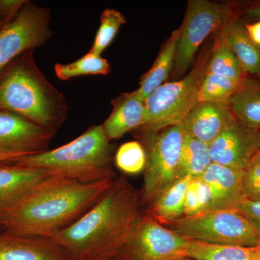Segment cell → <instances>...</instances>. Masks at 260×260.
<instances>
[{"mask_svg":"<svg viewBox=\"0 0 260 260\" xmlns=\"http://www.w3.org/2000/svg\"><path fill=\"white\" fill-rule=\"evenodd\" d=\"M114 179L83 182L49 176L30 189L12 210L3 232L50 239L96 204Z\"/></svg>","mask_w":260,"mask_h":260,"instance_id":"6da1fadb","label":"cell"},{"mask_svg":"<svg viewBox=\"0 0 260 260\" xmlns=\"http://www.w3.org/2000/svg\"><path fill=\"white\" fill-rule=\"evenodd\" d=\"M140 203L129 182L114 181L96 204L50 239L73 260H114L141 216Z\"/></svg>","mask_w":260,"mask_h":260,"instance_id":"7a4b0ae2","label":"cell"},{"mask_svg":"<svg viewBox=\"0 0 260 260\" xmlns=\"http://www.w3.org/2000/svg\"><path fill=\"white\" fill-rule=\"evenodd\" d=\"M34 53L24 51L0 71V111L56 133L68 116V103L38 68Z\"/></svg>","mask_w":260,"mask_h":260,"instance_id":"3957f363","label":"cell"},{"mask_svg":"<svg viewBox=\"0 0 260 260\" xmlns=\"http://www.w3.org/2000/svg\"><path fill=\"white\" fill-rule=\"evenodd\" d=\"M113 146L102 125L90 126L62 146L42 153L19 157L9 162L41 169L83 182H95L113 177Z\"/></svg>","mask_w":260,"mask_h":260,"instance_id":"277c9868","label":"cell"},{"mask_svg":"<svg viewBox=\"0 0 260 260\" xmlns=\"http://www.w3.org/2000/svg\"><path fill=\"white\" fill-rule=\"evenodd\" d=\"M210 54L202 56L185 78L164 83L145 101V121L136 131L140 135L180 124L199 102L202 82Z\"/></svg>","mask_w":260,"mask_h":260,"instance_id":"5b68a950","label":"cell"},{"mask_svg":"<svg viewBox=\"0 0 260 260\" xmlns=\"http://www.w3.org/2000/svg\"><path fill=\"white\" fill-rule=\"evenodd\" d=\"M189 240L208 244L256 246L260 239L239 209L213 210L183 216L165 225Z\"/></svg>","mask_w":260,"mask_h":260,"instance_id":"8992f818","label":"cell"},{"mask_svg":"<svg viewBox=\"0 0 260 260\" xmlns=\"http://www.w3.org/2000/svg\"><path fill=\"white\" fill-rule=\"evenodd\" d=\"M140 135L146 153L142 198L150 203L179 179L178 169L184 129L181 122Z\"/></svg>","mask_w":260,"mask_h":260,"instance_id":"52a82bcc","label":"cell"},{"mask_svg":"<svg viewBox=\"0 0 260 260\" xmlns=\"http://www.w3.org/2000/svg\"><path fill=\"white\" fill-rule=\"evenodd\" d=\"M234 15L223 4L208 0L188 2L184 21L178 30L174 67L182 75L192 63L197 51L210 34L218 32Z\"/></svg>","mask_w":260,"mask_h":260,"instance_id":"ba28073f","label":"cell"},{"mask_svg":"<svg viewBox=\"0 0 260 260\" xmlns=\"http://www.w3.org/2000/svg\"><path fill=\"white\" fill-rule=\"evenodd\" d=\"M189 239L145 214L114 260H177L187 256Z\"/></svg>","mask_w":260,"mask_h":260,"instance_id":"9c48e42d","label":"cell"},{"mask_svg":"<svg viewBox=\"0 0 260 260\" xmlns=\"http://www.w3.org/2000/svg\"><path fill=\"white\" fill-rule=\"evenodd\" d=\"M49 8L27 1L11 22L0 28V71L24 51L42 47L52 37Z\"/></svg>","mask_w":260,"mask_h":260,"instance_id":"30bf717a","label":"cell"},{"mask_svg":"<svg viewBox=\"0 0 260 260\" xmlns=\"http://www.w3.org/2000/svg\"><path fill=\"white\" fill-rule=\"evenodd\" d=\"M56 132L15 113L0 111V152L19 156L48 150Z\"/></svg>","mask_w":260,"mask_h":260,"instance_id":"8fae6325","label":"cell"},{"mask_svg":"<svg viewBox=\"0 0 260 260\" xmlns=\"http://www.w3.org/2000/svg\"><path fill=\"white\" fill-rule=\"evenodd\" d=\"M259 135L237 119L208 145L212 162L245 170L259 153Z\"/></svg>","mask_w":260,"mask_h":260,"instance_id":"7c38bea8","label":"cell"},{"mask_svg":"<svg viewBox=\"0 0 260 260\" xmlns=\"http://www.w3.org/2000/svg\"><path fill=\"white\" fill-rule=\"evenodd\" d=\"M49 176L44 171L7 161L0 162V233L12 210L38 183Z\"/></svg>","mask_w":260,"mask_h":260,"instance_id":"4fadbf2b","label":"cell"},{"mask_svg":"<svg viewBox=\"0 0 260 260\" xmlns=\"http://www.w3.org/2000/svg\"><path fill=\"white\" fill-rule=\"evenodd\" d=\"M237 120L227 102H198L182 121L184 133L209 145Z\"/></svg>","mask_w":260,"mask_h":260,"instance_id":"5bb4252c","label":"cell"},{"mask_svg":"<svg viewBox=\"0 0 260 260\" xmlns=\"http://www.w3.org/2000/svg\"><path fill=\"white\" fill-rule=\"evenodd\" d=\"M244 170L212 162L200 178L208 186L211 210L239 209L244 201Z\"/></svg>","mask_w":260,"mask_h":260,"instance_id":"9a60e30c","label":"cell"},{"mask_svg":"<svg viewBox=\"0 0 260 260\" xmlns=\"http://www.w3.org/2000/svg\"><path fill=\"white\" fill-rule=\"evenodd\" d=\"M0 260H73L51 239L0 233Z\"/></svg>","mask_w":260,"mask_h":260,"instance_id":"2e32d148","label":"cell"},{"mask_svg":"<svg viewBox=\"0 0 260 260\" xmlns=\"http://www.w3.org/2000/svg\"><path fill=\"white\" fill-rule=\"evenodd\" d=\"M112 112L102 124L108 139H119L133 130L144 124L145 102L140 100L135 91L122 94L112 101Z\"/></svg>","mask_w":260,"mask_h":260,"instance_id":"e0dca14e","label":"cell"},{"mask_svg":"<svg viewBox=\"0 0 260 260\" xmlns=\"http://www.w3.org/2000/svg\"><path fill=\"white\" fill-rule=\"evenodd\" d=\"M223 31L244 73L260 77V47L249 37L245 24L234 14L224 25Z\"/></svg>","mask_w":260,"mask_h":260,"instance_id":"ac0fdd59","label":"cell"},{"mask_svg":"<svg viewBox=\"0 0 260 260\" xmlns=\"http://www.w3.org/2000/svg\"><path fill=\"white\" fill-rule=\"evenodd\" d=\"M256 77L246 75L227 103L238 121L260 132V77Z\"/></svg>","mask_w":260,"mask_h":260,"instance_id":"d6986e66","label":"cell"},{"mask_svg":"<svg viewBox=\"0 0 260 260\" xmlns=\"http://www.w3.org/2000/svg\"><path fill=\"white\" fill-rule=\"evenodd\" d=\"M191 178L188 176L173 183L150 203L147 215L162 225L184 216L186 191Z\"/></svg>","mask_w":260,"mask_h":260,"instance_id":"ffe728a7","label":"cell"},{"mask_svg":"<svg viewBox=\"0 0 260 260\" xmlns=\"http://www.w3.org/2000/svg\"><path fill=\"white\" fill-rule=\"evenodd\" d=\"M178 36V30L172 32L152 68L142 77L139 88L135 90L140 100L145 102L147 98L164 85V82L167 80L174 66Z\"/></svg>","mask_w":260,"mask_h":260,"instance_id":"44dd1931","label":"cell"},{"mask_svg":"<svg viewBox=\"0 0 260 260\" xmlns=\"http://www.w3.org/2000/svg\"><path fill=\"white\" fill-rule=\"evenodd\" d=\"M187 256L198 260H260V250L258 246L250 247L189 240Z\"/></svg>","mask_w":260,"mask_h":260,"instance_id":"7402d4cb","label":"cell"},{"mask_svg":"<svg viewBox=\"0 0 260 260\" xmlns=\"http://www.w3.org/2000/svg\"><path fill=\"white\" fill-rule=\"evenodd\" d=\"M207 73L225 77L241 83L246 77L237 56L228 44L220 29L215 37V44L208 61Z\"/></svg>","mask_w":260,"mask_h":260,"instance_id":"603a6c76","label":"cell"},{"mask_svg":"<svg viewBox=\"0 0 260 260\" xmlns=\"http://www.w3.org/2000/svg\"><path fill=\"white\" fill-rule=\"evenodd\" d=\"M211 158L208 145L184 133L179 158L178 179L184 177H199L210 164Z\"/></svg>","mask_w":260,"mask_h":260,"instance_id":"cb8c5ba5","label":"cell"},{"mask_svg":"<svg viewBox=\"0 0 260 260\" xmlns=\"http://www.w3.org/2000/svg\"><path fill=\"white\" fill-rule=\"evenodd\" d=\"M54 70L59 80H68L82 75H107L111 67L107 59L88 52L74 62L55 64Z\"/></svg>","mask_w":260,"mask_h":260,"instance_id":"d4e9b609","label":"cell"},{"mask_svg":"<svg viewBox=\"0 0 260 260\" xmlns=\"http://www.w3.org/2000/svg\"><path fill=\"white\" fill-rule=\"evenodd\" d=\"M241 83L206 72L199 92V102H227Z\"/></svg>","mask_w":260,"mask_h":260,"instance_id":"484cf974","label":"cell"},{"mask_svg":"<svg viewBox=\"0 0 260 260\" xmlns=\"http://www.w3.org/2000/svg\"><path fill=\"white\" fill-rule=\"evenodd\" d=\"M101 24L94 40L93 45L89 52L100 56L116 37L121 25L126 20L120 12L114 9H106L100 17Z\"/></svg>","mask_w":260,"mask_h":260,"instance_id":"4316f807","label":"cell"},{"mask_svg":"<svg viewBox=\"0 0 260 260\" xmlns=\"http://www.w3.org/2000/svg\"><path fill=\"white\" fill-rule=\"evenodd\" d=\"M115 164L121 172L131 175L144 172L146 166L144 147L138 141L126 142L118 148Z\"/></svg>","mask_w":260,"mask_h":260,"instance_id":"83f0119b","label":"cell"},{"mask_svg":"<svg viewBox=\"0 0 260 260\" xmlns=\"http://www.w3.org/2000/svg\"><path fill=\"white\" fill-rule=\"evenodd\" d=\"M211 210L208 186L199 177L191 178L186 191L184 216L191 217Z\"/></svg>","mask_w":260,"mask_h":260,"instance_id":"f1b7e54d","label":"cell"},{"mask_svg":"<svg viewBox=\"0 0 260 260\" xmlns=\"http://www.w3.org/2000/svg\"><path fill=\"white\" fill-rule=\"evenodd\" d=\"M243 194L244 200L260 202V153L256 154L244 170Z\"/></svg>","mask_w":260,"mask_h":260,"instance_id":"f546056e","label":"cell"},{"mask_svg":"<svg viewBox=\"0 0 260 260\" xmlns=\"http://www.w3.org/2000/svg\"><path fill=\"white\" fill-rule=\"evenodd\" d=\"M239 210L247 219L260 239V202L244 200Z\"/></svg>","mask_w":260,"mask_h":260,"instance_id":"4dcf8cb0","label":"cell"},{"mask_svg":"<svg viewBox=\"0 0 260 260\" xmlns=\"http://www.w3.org/2000/svg\"><path fill=\"white\" fill-rule=\"evenodd\" d=\"M26 0H0V23H10L18 14Z\"/></svg>","mask_w":260,"mask_h":260,"instance_id":"1f68e13d","label":"cell"},{"mask_svg":"<svg viewBox=\"0 0 260 260\" xmlns=\"http://www.w3.org/2000/svg\"><path fill=\"white\" fill-rule=\"evenodd\" d=\"M245 28L251 40L260 47V20L253 23L245 24Z\"/></svg>","mask_w":260,"mask_h":260,"instance_id":"d6a6232c","label":"cell"},{"mask_svg":"<svg viewBox=\"0 0 260 260\" xmlns=\"http://www.w3.org/2000/svg\"><path fill=\"white\" fill-rule=\"evenodd\" d=\"M244 14L254 20H260V1L248 6L244 10Z\"/></svg>","mask_w":260,"mask_h":260,"instance_id":"836d02e7","label":"cell"},{"mask_svg":"<svg viewBox=\"0 0 260 260\" xmlns=\"http://www.w3.org/2000/svg\"><path fill=\"white\" fill-rule=\"evenodd\" d=\"M19 155H13V154L2 153L0 152V162H4L9 161V160H13V159L18 158Z\"/></svg>","mask_w":260,"mask_h":260,"instance_id":"e575fe53","label":"cell"},{"mask_svg":"<svg viewBox=\"0 0 260 260\" xmlns=\"http://www.w3.org/2000/svg\"><path fill=\"white\" fill-rule=\"evenodd\" d=\"M177 260H198L196 259H193V258L189 257V256H186V257L181 258V259Z\"/></svg>","mask_w":260,"mask_h":260,"instance_id":"d590c367","label":"cell"},{"mask_svg":"<svg viewBox=\"0 0 260 260\" xmlns=\"http://www.w3.org/2000/svg\"><path fill=\"white\" fill-rule=\"evenodd\" d=\"M258 152L260 153V132L259 135V147H258Z\"/></svg>","mask_w":260,"mask_h":260,"instance_id":"8d00e7d4","label":"cell"},{"mask_svg":"<svg viewBox=\"0 0 260 260\" xmlns=\"http://www.w3.org/2000/svg\"><path fill=\"white\" fill-rule=\"evenodd\" d=\"M3 25H4V24H3V23H0V28H2V27H3Z\"/></svg>","mask_w":260,"mask_h":260,"instance_id":"74e56055","label":"cell"},{"mask_svg":"<svg viewBox=\"0 0 260 260\" xmlns=\"http://www.w3.org/2000/svg\"><path fill=\"white\" fill-rule=\"evenodd\" d=\"M258 247H259V250H260V244L259 245H258Z\"/></svg>","mask_w":260,"mask_h":260,"instance_id":"f35d334b","label":"cell"}]
</instances>
